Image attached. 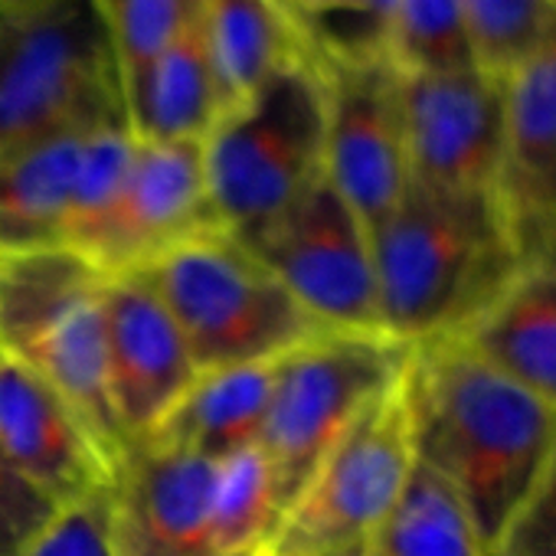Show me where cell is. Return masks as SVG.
I'll return each instance as SVG.
<instances>
[{
	"instance_id": "obj_1",
	"label": "cell",
	"mask_w": 556,
	"mask_h": 556,
	"mask_svg": "<svg viewBox=\"0 0 556 556\" xmlns=\"http://www.w3.org/2000/svg\"><path fill=\"white\" fill-rule=\"evenodd\" d=\"M406 380L416 462L445 481L488 553L556 442V409L455 338L413 348Z\"/></svg>"
},
{
	"instance_id": "obj_2",
	"label": "cell",
	"mask_w": 556,
	"mask_h": 556,
	"mask_svg": "<svg viewBox=\"0 0 556 556\" xmlns=\"http://www.w3.org/2000/svg\"><path fill=\"white\" fill-rule=\"evenodd\" d=\"M370 242L380 328L406 348L455 334L517 265L491 197H452L413 184Z\"/></svg>"
},
{
	"instance_id": "obj_3",
	"label": "cell",
	"mask_w": 556,
	"mask_h": 556,
	"mask_svg": "<svg viewBox=\"0 0 556 556\" xmlns=\"http://www.w3.org/2000/svg\"><path fill=\"white\" fill-rule=\"evenodd\" d=\"M328 89L321 53L229 105L200 141L213 219L252 242L325 180Z\"/></svg>"
},
{
	"instance_id": "obj_4",
	"label": "cell",
	"mask_w": 556,
	"mask_h": 556,
	"mask_svg": "<svg viewBox=\"0 0 556 556\" xmlns=\"http://www.w3.org/2000/svg\"><path fill=\"white\" fill-rule=\"evenodd\" d=\"M105 125H125V109L92 0H50L0 21V157Z\"/></svg>"
},
{
	"instance_id": "obj_5",
	"label": "cell",
	"mask_w": 556,
	"mask_h": 556,
	"mask_svg": "<svg viewBox=\"0 0 556 556\" xmlns=\"http://www.w3.org/2000/svg\"><path fill=\"white\" fill-rule=\"evenodd\" d=\"M141 275L170 312L197 370L278 361L328 331L223 229L187 239Z\"/></svg>"
},
{
	"instance_id": "obj_6",
	"label": "cell",
	"mask_w": 556,
	"mask_h": 556,
	"mask_svg": "<svg viewBox=\"0 0 556 556\" xmlns=\"http://www.w3.org/2000/svg\"><path fill=\"white\" fill-rule=\"evenodd\" d=\"M413 471L416 429L403 367L318 462L255 556H334L370 546L406 494Z\"/></svg>"
},
{
	"instance_id": "obj_7",
	"label": "cell",
	"mask_w": 556,
	"mask_h": 556,
	"mask_svg": "<svg viewBox=\"0 0 556 556\" xmlns=\"http://www.w3.org/2000/svg\"><path fill=\"white\" fill-rule=\"evenodd\" d=\"M413 348L387 334L321 331L275 361L271 403L262 426L286 507L354 419L403 374Z\"/></svg>"
},
{
	"instance_id": "obj_8",
	"label": "cell",
	"mask_w": 556,
	"mask_h": 556,
	"mask_svg": "<svg viewBox=\"0 0 556 556\" xmlns=\"http://www.w3.org/2000/svg\"><path fill=\"white\" fill-rule=\"evenodd\" d=\"M242 245L321 328L383 334L370 232L328 180Z\"/></svg>"
},
{
	"instance_id": "obj_9",
	"label": "cell",
	"mask_w": 556,
	"mask_h": 556,
	"mask_svg": "<svg viewBox=\"0 0 556 556\" xmlns=\"http://www.w3.org/2000/svg\"><path fill=\"white\" fill-rule=\"evenodd\" d=\"M325 180L374 236L409 190L400 76L380 53L321 50Z\"/></svg>"
},
{
	"instance_id": "obj_10",
	"label": "cell",
	"mask_w": 556,
	"mask_h": 556,
	"mask_svg": "<svg viewBox=\"0 0 556 556\" xmlns=\"http://www.w3.org/2000/svg\"><path fill=\"white\" fill-rule=\"evenodd\" d=\"M400 109L413 187L491 197L504 131V83L478 70L400 76Z\"/></svg>"
},
{
	"instance_id": "obj_11",
	"label": "cell",
	"mask_w": 556,
	"mask_h": 556,
	"mask_svg": "<svg viewBox=\"0 0 556 556\" xmlns=\"http://www.w3.org/2000/svg\"><path fill=\"white\" fill-rule=\"evenodd\" d=\"M491 206L517 262L556 245V34L504 79Z\"/></svg>"
},
{
	"instance_id": "obj_12",
	"label": "cell",
	"mask_w": 556,
	"mask_h": 556,
	"mask_svg": "<svg viewBox=\"0 0 556 556\" xmlns=\"http://www.w3.org/2000/svg\"><path fill=\"white\" fill-rule=\"evenodd\" d=\"M210 229L219 226L206 193L200 144L138 141L125 187L92 252V265L102 275L141 271Z\"/></svg>"
},
{
	"instance_id": "obj_13",
	"label": "cell",
	"mask_w": 556,
	"mask_h": 556,
	"mask_svg": "<svg viewBox=\"0 0 556 556\" xmlns=\"http://www.w3.org/2000/svg\"><path fill=\"white\" fill-rule=\"evenodd\" d=\"M102 318L109 393L122 435L131 445L154 429L200 370L170 312L141 271L105 275Z\"/></svg>"
},
{
	"instance_id": "obj_14",
	"label": "cell",
	"mask_w": 556,
	"mask_h": 556,
	"mask_svg": "<svg viewBox=\"0 0 556 556\" xmlns=\"http://www.w3.org/2000/svg\"><path fill=\"white\" fill-rule=\"evenodd\" d=\"M216 462L131 442L115 465L112 533L118 556H210Z\"/></svg>"
},
{
	"instance_id": "obj_15",
	"label": "cell",
	"mask_w": 556,
	"mask_h": 556,
	"mask_svg": "<svg viewBox=\"0 0 556 556\" xmlns=\"http://www.w3.org/2000/svg\"><path fill=\"white\" fill-rule=\"evenodd\" d=\"M0 458L60 507L109 488L115 475L76 409L8 354H0Z\"/></svg>"
},
{
	"instance_id": "obj_16",
	"label": "cell",
	"mask_w": 556,
	"mask_h": 556,
	"mask_svg": "<svg viewBox=\"0 0 556 556\" xmlns=\"http://www.w3.org/2000/svg\"><path fill=\"white\" fill-rule=\"evenodd\" d=\"M448 338L556 409V245L520 258Z\"/></svg>"
},
{
	"instance_id": "obj_17",
	"label": "cell",
	"mask_w": 556,
	"mask_h": 556,
	"mask_svg": "<svg viewBox=\"0 0 556 556\" xmlns=\"http://www.w3.org/2000/svg\"><path fill=\"white\" fill-rule=\"evenodd\" d=\"M125 128L148 144H200L223 115V92L200 27L193 21L122 86Z\"/></svg>"
},
{
	"instance_id": "obj_18",
	"label": "cell",
	"mask_w": 556,
	"mask_h": 556,
	"mask_svg": "<svg viewBox=\"0 0 556 556\" xmlns=\"http://www.w3.org/2000/svg\"><path fill=\"white\" fill-rule=\"evenodd\" d=\"M271 383L275 361L200 370L154 429L135 442H154L219 462L262 439Z\"/></svg>"
},
{
	"instance_id": "obj_19",
	"label": "cell",
	"mask_w": 556,
	"mask_h": 556,
	"mask_svg": "<svg viewBox=\"0 0 556 556\" xmlns=\"http://www.w3.org/2000/svg\"><path fill=\"white\" fill-rule=\"evenodd\" d=\"M200 27L223 92V112L275 73L321 53L275 0H200Z\"/></svg>"
},
{
	"instance_id": "obj_20",
	"label": "cell",
	"mask_w": 556,
	"mask_h": 556,
	"mask_svg": "<svg viewBox=\"0 0 556 556\" xmlns=\"http://www.w3.org/2000/svg\"><path fill=\"white\" fill-rule=\"evenodd\" d=\"M86 135H60L0 157V255L66 242Z\"/></svg>"
},
{
	"instance_id": "obj_21",
	"label": "cell",
	"mask_w": 556,
	"mask_h": 556,
	"mask_svg": "<svg viewBox=\"0 0 556 556\" xmlns=\"http://www.w3.org/2000/svg\"><path fill=\"white\" fill-rule=\"evenodd\" d=\"M102 282L105 275L66 245L0 255V354L14 357Z\"/></svg>"
},
{
	"instance_id": "obj_22",
	"label": "cell",
	"mask_w": 556,
	"mask_h": 556,
	"mask_svg": "<svg viewBox=\"0 0 556 556\" xmlns=\"http://www.w3.org/2000/svg\"><path fill=\"white\" fill-rule=\"evenodd\" d=\"M286 514V497L262 445L216 462L210 497V553L255 556Z\"/></svg>"
},
{
	"instance_id": "obj_23",
	"label": "cell",
	"mask_w": 556,
	"mask_h": 556,
	"mask_svg": "<svg viewBox=\"0 0 556 556\" xmlns=\"http://www.w3.org/2000/svg\"><path fill=\"white\" fill-rule=\"evenodd\" d=\"M370 556H484L462 504L416 462L406 494L370 543Z\"/></svg>"
},
{
	"instance_id": "obj_24",
	"label": "cell",
	"mask_w": 556,
	"mask_h": 556,
	"mask_svg": "<svg viewBox=\"0 0 556 556\" xmlns=\"http://www.w3.org/2000/svg\"><path fill=\"white\" fill-rule=\"evenodd\" d=\"M377 53L400 76L475 70L462 0H400L383 27Z\"/></svg>"
},
{
	"instance_id": "obj_25",
	"label": "cell",
	"mask_w": 556,
	"mask_h": 556,
	"mask_svg": "<svg viewBox=\"0 0 556 556\" xmlns=\"http://www.w3.org/2000/svg\"><path fill=\"white\" fill-rule=\"evenodd\" d=\"M462 17L475 70L504 83L556 34V0H462Z\"/></svg>"
},
{
	"instance_id": "obj_26",
	"label": "cell",
	"mask_w": 556,
	"mask_h": 556,
	"mask_svg": "<svg viewBox=\"0 0 556 556\" xmlns=\"http://www.w3.org/2000/svg\"><path fill=\"white\" fill-rule=\"evenodd\" d=\"M135 138L125 125H105L86 135L76 190H73V210L66 226V249L79 252L92 262V252L99 245V236L115 210V200L125 187L131 157H135Z\"/></svg>"
},
{
	"instance_id": "obj_27",
	"label": "cell",
	"mask_w": 556,
	"mask_h": 556,
	"mask_svg": "<svg viewBox=\"0 0 556 556\" xmlns=\"http://www.w3.org/2000/svg\"><path fill=\"white\" fill-rule=\"evenodd\" d=\"M92 4L125 86L193 21L200 0H92Z\"/></svg>"
},
{
	"instance_id": "obj_28",
	"label": "cell",
	"mask_w": 556,
	"mask_h": 556,
	"mask_svg": "<svg viewBox=\"0 0 556 556\" xmlns=\"http://www.w3.org/2000/svg\"><path fill=\"white\" fill-rule=\"evenodd\" d=\"M21 556H118L109 488L66 504Z\"/></svg>"
},
{
	"instance_id": "obj_29",
	"label": "cell",
	"mask_w": 556,
	"mask_h": 556,
	"mask_svg": "<svg viewBox=\"0 0 556 556\" xmlns=\"http://www.w3.org/2000/svg\"><path fill=\"white\" fill-rule=\"evenodd\" d=\"M484 556H556V442L527 497Z\"/></svg>"
},
{
	"instance_id": "obj_30",
	"label": "cell",
	"mask_w": 556,
	"mask_h": 556,
	"mask_svg": "<svg viewBox=\"0 0 556 556\" xmlns=\"http://www.w3.org/2000/svg\"><path fill=\"white\" fill-rule=\"evenodd\" d=\"M60 510L0 458V556H21Z\"/></svg>"
},
{
	"instance_id": "obj_31",
	"label": "cell",
	"mask_w": 556,
	"mask_h": 556,
	"mask_svg": "<svg viewBox=\"0 0 556 556\" xmlns=\"http://www.w3.org/2000/svg\"><path fill=\"white\" fill-rule=\"evenodd\" d=\"M396 4H400V0H351L348 17H357V21L364 24L357 53H377V43H380L383 27H387V21L393 17Z\"/></svg>"
},
{
	"instance_id": "obj_32",
	"label": "cell",
	"mask_w": 556,
	"mask_h": 556,
	"mask_svg": "<svg viewBox=\"0 0 556 556\" xmlns=\"http://www.w3.org/2000/svg\"><path fill=\"white\" fill-rule=\"evenodd\" d=\"M275 4L312 37H315V24L338 17V14L348 17V11H351V0H275ZM315 43H318V37H315Z\"/></svg>"
},
{
	"instance_id": "obj_33",
	"label": "cell",
	"mask_w": 556,
	"mask_h": 556,
	"mask_svg": "<svg viewBox=\"0 0 556 556\" xmlns=\"http://www.w3.org/2000/svg\"><path fill=\"white\" fill-rule=\"evenodd\" d=\"M50 4V0H0V14L11 17V14H27V11H37Z\"/></svg>"
},
{
	"instance_id": "obj_34",
	"label": "cell",
	"mask_w": 556,
	"mask_h": 556,
	"mask_svg": "<svg viewBox=\"0 0 556 556\" xmlns=\"http://www.w3.org/2000/svg\"><path fill=\"white\" fill-rule=\"evenodd\" d=\"M334 556H370V546H361V549H348V553H334Z\"/></svg>"
},
{
	"instance_id": "obj_35",
	"label": "cell",
	"mask_w": 556,
	"mask_h": 556,
	"mask_svg": "<svg viewBox=\"0 0 556 556\" xmlns=\"http://www.w3.org/2000/svg\"><path fill=\"white\" fill-rule=\"evenodd\" d=\"M0 21H4V14H0Z\"/></svg>"
},
{
	"instance_id": "obj_36",
	"label": "cell",
	"mask_w": 556,
	"mask_h": 556,
	"mask_svg": "<svg viewBox=\"0 0 556 556\" xmlns=\"http://www.w3.org/2000/svg\"><path fill=\"white\" fill-rule=\"evenodd\" d=\"M210 556H216V553H210Z\"/></svg>"
}]
</instances>
